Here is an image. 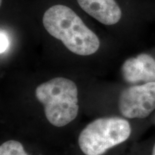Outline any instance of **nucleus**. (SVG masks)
<instances>
[{
    "label": "nucleus",
    "instance_id": "f03ea898",
    "mask_svg": "<svg viewBox=\"0 0 155 155\" xmlns=\"http://www.w3.org/2000/svg\"><path fill=\"white\" fill-rule=\"evenodd\" d=\"M35 95L43 107L45 117L53 127H66L78 115V89L71 79H50L36 87Z\"/></svg>",
    "mask_w": 155,
    "mask_h": 155
},
{
    "label": "nucleus",
    "instance_id": "39448f33",
    "mask_svg": "<svg viewBox=\"0 0 155 155\" xmlns=\"http://www.w3.org/2000/svg\"><path fill=\"white\" fill-rule=\"evenodd\" d=\"M122 76L126 82H155V59L146 53L126 60L121 66Z\"/></svg>",
    "mask_w": 155,
    "mask_h": 155
},
{
    "label": "nucleus",
    "instance_id": "9d476101",
    "mask_svg": "<svg viewBox=\"0 0 155 155\" xmlns=\"http://www.w3.org/2000/svg\"><path fill=\"white\" fill-rule=\"evenodd\" d=\"M2 0H0V5H2Z\"/></svg>",
    "mask_w": 155,
    "mask_h": 155
},
{
    "label": "nucleus",
    "instance_id": "6e6552de",
    "mask_svg": "<svg viewBox=\"0 0 155 155\" xmlns=\"http://www.w3.org/2000/svg\"><path fill=\"white\" fill-rule=\"evenodd\" d=\"M9 37L6 34L5 31L1 30L0 32V53H5L9 48Z\"/></svg>",
    "mask_w": 155,
    "mask_h": 155
},
{
    "label": "nucleus",
    "instance_id": "20e7f679",
    "mask_svg": "<svg viewBox=\"0 0 155 155\" xmlns=\"http://www.w3.org/2000/svg\"><path fill=\"white\" fill-rule=\"evenodd\" d=\"M118 108L127 119H144L150 116L155 109V82L132 86L122 91Z\"/></svg>",
    "mask_w": 155,
    "mask_h": 155
},
{
    "label": "nucleus",
    "instance_id": "423d86ee",
    "mask_svg": "<svg viewBox=\"0 0 155 155\" xmlns=\"http://www.w3.org/2000/svg\"><path fill=\"white\" fill-rule=\"evenodd\" d=\"M81 8L98 22L114 25L121 20L122 11L116 0H77Z\"/></svg>",
    "mask_w": 155,
    "mask_h": 155
},
{
    "label": "nucleus",
    "instance_id": "1a4fd4ad",
    "mask_svg": "<svg viewBox=\"0 0 155 155\" xmlns=\"http://www.w3.org/2000/svg\"><path fill=\"white\" fill-rule=\"evenodd\" d=\"M152 155H155V143H154V147H153V150H152Z\"/></svg>",
    "mask_w": 155,
    "mask_h": 155
},
{
    "label": "nucleus",
    "instance_id": "0eeeda50",
    "mask_svg": "<svg viewBox=\"0 0 155 155\" xmlns=\"http://www.w3.org/2000/svg\"><path fill=\"white\" fill-rule=\"evenodd\" d=\"M0 155H30L20 141L9 139L0 145Z\"/></svg>",
    "mask_w": 155,
    "mask_h": 155
},
{
    "label": "nucleus",
    "instance_id": "f257e3e1",
    "mask_svg": "<svg viewBox=\"0 0 155 155\" xmlns=\"http://www.w3.org/2000/svg\"><path fill=\"white\" fill-rule=\"evenodd\" d=\"M42 24L50 35L75 55H91L99 49L98 37L66 5H55L48 8L42 17Z\"/></svg>",
    "mask_w": 155,
    "mask_h": 155
},
{
    "label": "nucleus",
    "instance_id": "7ed1b4c3",
    "mask_svg": "<svg viewBox=\"0 0 155 155\" xmlns=\"http://www.w3.org/2000/svg\"><path fill=\"white\" fill-rule=\"evenodd\" d=\"M131 134V125L126 119L101 117L83 128L78 138V144L85 155H104L127 141Z\"/></svg>",
    "mask_w": 155,
    "mask_h": 155
}]
</instances>
